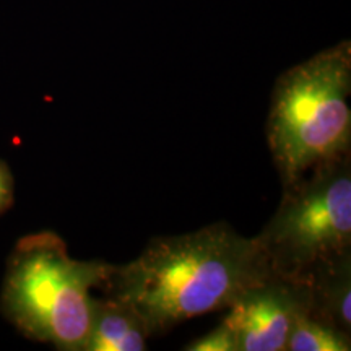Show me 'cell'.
<instances>
[{
    "label": "cell",
    "mask_w": 351,
    "mask_h": 351,
    "mask_svg": "<svg viewBox=\"0 0 351 351\" xmlns=\"http://www.w3.org/2000/svg\"><path fill=\"white\" fill-rule=\"evenodd\" d=\"M270 274L256 238L215 223L150 239L137 258L112 267L101 289L129 302L158 335L184 320L226 309Z\"/></svg>",
    "instance_id": "obj_1"
},
{
    "label": "cell",
    "mask_w": 351,
    "mask_h": 351,
    "mask_svg": "<svg viewBox=\"0 0 351 351\" xmlns=\"http://www.w3.org/2000/svg\"><path fill=\"white\" fill-rule=\"evenodd\" d=\"M351 44L288 69L271 91L267 143L283 187L351 156Z\"/></svg>",
    "instance_id": "obj_2"
},
{
    "label": "cell",
    "mask_w": 351,
    "mask_h": 351,
    "mask_svg": "<svg viewBox=\"0 0 351 351\" xmlns=\"http://www.w3.org/2000/svg\"><path fill=\"white\" fill-rule=\"evenodd\" d=\"M112 267L77 261L52 231L23 236L8 256L0 309L26 339L62 351H85L91 289L104 287Z\"/></svg>",
    "instance_id": "obj_3"
},
{
    "label": "cell",
    "mask_w": 351,
    "mask_h": 351,
    "mask_svg": "<svg viewBox=\"0 0 351 351\" xmlns=\"http://www.w3.org/2000/svg\"><path fill=\"white\" fill-rule=\"evenodd\" d=\"M274 274L302 278L351 252V156L283 187L278 208L256 236Z\"/></svg>",
    "instance_id": "obj_4"
},
{
    "label": "cell",
    "mask_w": 351,
    "mask_h": 351,
    "mask_svg": "<svg viewBox=\"0 0 351 351\" xmlns=\"http://www.w3.org/2000/svg\"><path fill=\"white\" fill-rule=\"evenodd\" d=\"M223 320L234 333L238 351H283L295 324L309 314L306 280L270 274L228 307Z\"/></svg>",
    "instance_id": "obj_5"
},
{
    "label": "cell",
    "mask_w": 351,
    "mask_h": 351,
    "mask_svg": "<svg viewBox=\"0 0 351 351\" xmlns=\"http://www.w3.org/2000/svg\"><path fill=\"white\" fill-rule=\"evenodd\" d=\"M148 337L147 322L129 302L109 295L93 298L85 351H143Z\"/></svg>",
    "instance_id": "obj_6"
},
{
    "label": "cell",
    "mask_w": 351,
    "mask_h": 351,
    "mask_svg": "<svg viewBox=\"0 0 351 351\" xmlns=\"http://www.w3.org/2000/svg\"><path fill=\"white\" fill-rule=\"evenodd\" d=\"M311 317L351 335V252L320 263L304 276Z\"/></svg>",
    "instance_id": "obj_7"
},
{
    "label": "cell",
    "mask_w": 351,
    "mask_h": 351,
    "mask_svg": "<svg viewBox=\"0 0 351 351\" xmlns=\"http://www.w3.org/2000/svg\"><path fill=\"white\" fill-rule=\"evenodd\" d=\"M288 351H348L351 335L311 315H302L289 333Z\"/></svg>",
    "instance_id": "obj_8"
},
{
    "label": "cell",
    "mask_w": 351,
    "mask_h": 351,
    "mask_svg": "<svg viewBox=\"0 0 351 351\" xmlns=\"http://www.w3.org/2000/svg\"><path fill=\"white\" fill-rule=\"evenodd\" d=\"M189 351H238V345H236L234 333L225 322L219 324L215 327L212 332L207 335L200 337L194 341H191L186 348Z\"/></svg>",
    "instance_id": "obj_9"
},
{
    "label": "cell",
    "mask_w": 351,
    "mask_h": 351,
    "mask_svg": "<svg viewBox=\"0 0 351 351\" xmlns=\"http://www.w3.org/2000/svg\"><path fill=\"white\" fill-rule=\"evenodd\" d=\"M13 192H15V182H13L12 171L3 160H0V215H3L13 205Z\"/></svg>",
    "instance_id": "obj_10"
}]
</instances>
